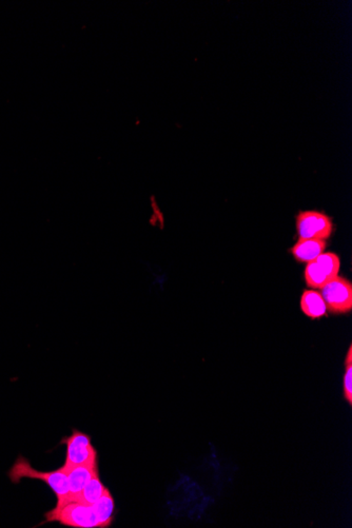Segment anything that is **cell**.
Returning <instances> with one entry per match:
<instances>
[{
  "mask_svg": "<svg viewBox=\"0 0 352 528\" xmlns=\"http://www.w3.org/2000/svg\"><path fill=\"white\" fill-rule=\"evenodd\" d=\"M9 479L13 484H19L23 479L39 480L47 484L58 498L55 507L68 503L69 498V482L67 473L61 468L52 472H41L35 470L29 460L19 455L8 472Z\"/></svg>",
  "mask_w": 352,
  "mask_h": 528,
  "instance_id": "6da1fadb",
  "label": "cell"
},
{
  "mask_svg": "<svg viewBox=\"0 0 352 528\" xmlns=\"http://www.w3.org/2000/svg\"><path fill=\"white\" fill-rule=\"evenodd\" d=\"M54 522L73 528H100L94 504L87 505L80 502H69L46 512L45 521L39 527Z\"/></svg>",
  "mask_w": 352,
  "mask_h": 528,
  "instance_id": "7a4b0ae2",
  "label": "cell"
},
{
  "mask_svg": "<svg viewBox=\"0 0 352 528\" xmlns=\"http://www.w3.org/2000/svg\"><path fill=\"white\" fill-rule=\"evenodd\" d=\"M60 444L67 447L63 468L98 464L97 451L92 445L91 437L87 433L73 429L69 437L61 439Z\"/></svg>",
  "mask_w": 352,
  "mask_h": 528,
  "instance_id": "3957f363",
  "label": "cell"
},
{
  "mask_svg": "<svg viewBox=\"0 0 352 528\" xmlns=\"http://www.w3.org/2000/svg\"><path fill=\"white\" fill-rule=\"evenodd\" d=\"M327 310L347 313L352 309V284L346 278L336 277L320 289Z\"/></svg>",
  "mask_w": 352,
  "mask_h": 528,
  "instance_id": "277c9868",
  "label": "cell"
},
{
  "mask_svg": "<svg viewBox=\"0 0 352 528\" xmlns=\"http://www.w3.org/2000/svg\"><path fill=\"white\" fill-rule=\"evenodd\" d=\"M297 230L299 238L327 241L334 231L331 218L322 212L302 211L297 216Z\"/></svg>",
  "mask_w": 352,
  "mask_h": 528,
  "instance_id": "5b68a950",
  "label": "cell"
},
{
  "mask_svg": "<svg viewBox=\"0 0 352 528\" xmlns=\"http://www.w3.org/2000/svg\"><path fill=\"white\" fill-rule=\"evenodd\" d=\"M61 470L67 473L68 482H69V502H78L80 494L84 490L86 484L94 475L98 473V464L91 465H78L73 468H63Z\"/></svg>",
  "mask_w": 352,
  "mask_h": 528,
  "instance_id": "8992f818",
  "label": "cell"
},
{
  "mask_svg": "<svg viewBox=\"0 0 352 528\" xmlns=\"http://www.w3.org/2000/svg\"><path fill=\"white\" fill-rule=\"evenodd\" d=\"M326 241L308 238H299L297 244L292 248V255L295 260L301 263H309L316 260L320 254L324 253L326 249Z\"/></svg>",
  "mask_w": 352,
  "mask_h": 528,
  "instance_id": "52a82bcc",
  "label": "cell"
},
{
  "mask_svg": "<svg viewBox=\"0 0 352 528\" xmlns=\"http://www.w3.org/2000/svg\"><path fill=\"white\" fill-rule=\"evenodd\" d=\"M301 309L307 317L320 319L327 312V306L321 292L316 290H307L301 297Z\"/></svg>",
  "mask_w": 352,
  "mask_h": 528,
  "instance_id": "ba28073f",
  "label": "cell"
},
{
  "mask_svg": "<svg viewBox=\"0 0 352 528\" xmlns=\"http://www.w3.org/2000/svg\"><path fill=\"white\" fill-rule=\"evenodd\" d=\"M96 514L100 520V528L110 527L114 520L115 504L114 499L110 490H107L102 498L94 503Z\"/></svg>",
  "mask_w": 352,
  "mask_h": 528,
  "instance_id": "9c48e42d",
  "label": "cell"
},
{
  "mask_svg": "<svg viewBox=\"0 0 352 528\" xmlns=\"http://www.w3.org/2000/svg\"><path fill=\"white\" fill-rule=\"evenodd\" d=\"M108 488L100 481V472L96 473V475H94L90 479L86 486H85L82 494H80V499H78V502L80 503L87 504V505H92V504L96 503V502L102 498V495L105 494Z\"/></svg>",
  "mask_w": 352,
  "mask_h": 528,
  "instance_id": "30bf717a",
  "label": "cell"
},
{
  "mask_svg": "<svg viewBox=\"0 0 352 528\" xmlns=\"http://www.w3.org/2000/svg\"><path fill=\"white\" fill-rule=\"evenodd\" d=\"M305 280L308 287L312 289H322L330 280L324 273L316 260L307 263L305 269Z\"/></svg>",
  "mask_w": 352,
  "mask_h": 528,
  "instance_id": "8fae6325",
  "label": "cell"
},
{
  "mask_svg": "<svg viewBox=\"0 0 352 528\" xmlns=\"http://www.w3.org/2000/svg\"><path fill=\"white\" fill-rule=\"evenodd\" d=\"M316 260L330 280L338 277V271H340V258L336 254L331 253V252L322 253L316 258Z\"/></svg>",
  "mask_w": 352,
  "mask_h": 528,
  "instance_id": "7c38bea8",
  "label": "cell"
},
{
  "mask_svg": "<svg viewBox=\"0 0 352 528\" xmlns=\"http://www.w3.org/2000/svg\"><path fill=\"white\" fill-rule=\"evenodd\" d=\"M346 371L344 374V398L349 405L352 404V364H345Z\"/></svg>",
  "mask_w": 352,
  "mask_h": 528,
  "instance_id": "4fadbf2b",
  "label": "cell"
}]
</instances>
